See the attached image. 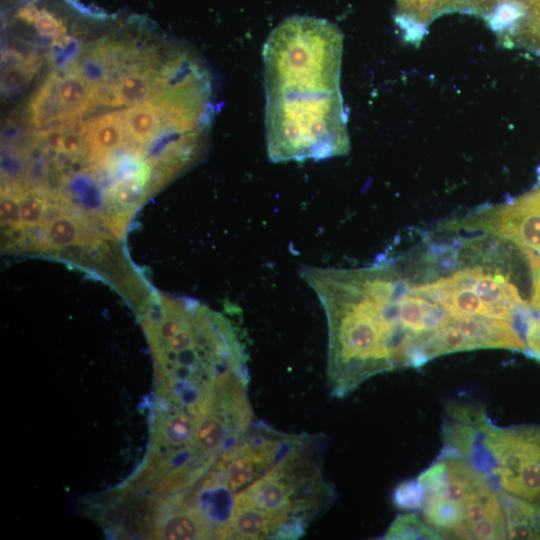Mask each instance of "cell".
Here are the masks:
<instances>
[{
  "instance_id": "cell-1",
  "label": "cell",
  "mask_w": 540,
  "mask_h": 540,
  "mask_svg": "<svg viewBox=\"0 0 540 540\" xmlns=\"http://www.w3.org/2000/svg\"><path fill=\"white\" fill-rule=\"evenodd\" d=\"M342 47L340 29L322 18L294 15L270 32L262 58L271 162L319 161L348 153Z\"/></svg>"
},
{
  "instance_id": "cell-2",
  "label": "cell",
  "mask_w": 540,
  "mask_h": 540,
  "mask_svg": "<svg viewBox=\"0 0 540 540\" xmlns=\"http://www.w3.org/2000/svg\"><path fill=\"white\" fill-rule=\"evenodd\" d=\"M321 435L299 434L268 470L226 503L216 539H298L332 503Z\"/></svg>"
},
{
  "instance_id": "cell-3",
  "label": "cell",
  "mask_w": 540,
  "mask_h": 540,
  "mask_svg": "<svg viewBox=\"0 0 540 540\" xmlns=\"http://www.w3.org/2000/svg\"><path fill=\"white\" fill-rule=\"evenodd\" d=\"M454 444L500 492L540 506V425L499 427L467 405Z\"/></svg>"
},
{
  "instance_id": "cell-4",
  "label": "cell",
  "mask_w": 540,
  "mask_h": 540,
  "mask_svg": "<svg viewBox=\"0 0 540 540\" xmlns=\"http://www.w3.org/2000/svg\"><path fill=\"white\" fill-rule=\"evenodd\" d=\"M484 221L490 232L540 255V189L497 208Z\"/></svg>"
},
{
  "instance_id": "cell-5",
  "label": "cell",
  "mask_w": 540,
  "mask_h": 540,
  "mask_svg": "<svg viewBox=\"0 0 540 540\" xmlns=\"http://www.w3.org/2000/svg\"><path fill=\"white\" fill-rule=\"evenodd\" d=\"M454 324L478 348H506L526 351V343L511 322L480 315L448 313Z\"/></svg>"
},
{
  "instance_id": "cell-6",
  "label": "cell",
  "mask_w": 540,
  "mask_h": 540,
  "mask_svg": "<svg viewBox=\"0 0 540 540\" xmlns=\"http://www.w3.org/2000/svg\"><path fill=\"white\" fill-rule=\"evenodd\" d=\"M95 92L79 70H71L64 76L54 75L52 102L58 118L67 121L78 116L95 101Z\"/></svg>"
},
{
  "instance_id": "cell-7",
  "label": "cell",
  "mask_w": 540,
  "mask_h": 540,
  "mask_svg": "<svg viewBox=\"0 0 540 540\" xmlns=\"http://www.w3.org/2000/svg\"><path fill=\"white\" fill-rule=\"evenodd\" d=\"M122 117L125 129L132 140L141 145L154 140L164 128L178 136H204L181 133L160 105L156 108L151 104L142 103L124 111Z\"/></svg>"
},
{
  "instance_id": "cell-8",
  "label": "cell",
  "mask_w": 540,
  "mask_h": 540,
  "mask_svg": "<svg viewBox=\"0 0 540 540\" xmlns=\"http://www.w3.org/2000/svg\"><path fill=\"white\" fill-rule=\"evenodd\" d=\"M507 539H540V506L500 492Z\"/></svg>"
},
{
  "instance_id": "cell-9",
  "label": "cell",
  "mask_w": 540,
  "mask_h": 540,
  "mask_svg": "<svg viewBox=\"0 0 540 540\" xmlns=\"http://www.w3.org/2000/svg\"><path fill=\"white\" fill-rule=\"evenodd\" d=\"M450 0H398L395 21L407 40L423 36L425 25L440 12H447Z\"/></svg>"
},
{
  "instance_id": "cell-10",
  "label": "cell",
  "mask_w": 540,
  "mask_h": 540,
  "mask_svg": "<svg viewBox=\"0 0 540 540\" xmlns=\"http://www.w3.org/2000/svg\"><path fill=\"white\" fill-rule=\"evenodd\" d=\"M123 123L119 113H110L87 125L83 133L93 159L100 161L124 143Z\"/></svg>"
},
{
  "instance_id": "cell-11",
  "label": "cell",
  "mask_w": 540,
  "mask_h": 540,
  "mask_svg": "<svg viewBox=\"0 0 540 540\" xmlns=\"http://www.w3.org/2000/svg\"><path fill=\"white\" fill-rule=\"evenodd\" d=\"M384 539H443L441 534L414 513L398 515L390 525Z\"/></svg>"
},
{
  "instance_id": "cell-12",
  "label": "cell",
  "mask_w": 540,
  "mask_h": 540,
  "mask_svg": "<svg viewBox=\"0 0 540 540\" xmlns=\"http://www.w3.org/2000/svg\"><path fill=\"white\" fill-rule=\"evenodd\" d=\"M147 172L125 175L109 189V198L122 206H133L143 196Z\"/></svg>"
},
{
  "instance_id": "cell-13",
  "label": "cell",
  "mask_w": 540,
  "mask_h": 540,
  "mask_svg": "<svg viewBox=\"0 0 540 540\" xmlns=\"http://www.w3.org/2000/svg\"><path fill=\"white\" fill-rule=\"evenodd\" d=\"M45 234L51 246L60 248L74 245L79 238L80 229L72 216L61 214L48 223Z\"/></svg>"
},
{
  "instance_id": "cell-14",
  "label": "cell",
  "mask_w": 540,
  "mask_h": 540,
  "mask_svg": "<svg viewBox=\"0 0 540 540\" xmlns=\"http://www.w3.org/2000/svg\"><path fill=\"white\" fill-rule=\"evenodd\" d=\"M443 308L451 314L487 315V309L472 288L454 290Z\"/></svg>"
},
{
  "instance_id": "cell-15",
  "label": "cell",
  "mask_w": 540,
  "mask_h": 540,
  "mask_svg": "<svg viewBox=\"0 0 540 540\" xmlns=\"http://www.w3.org/2000/svg\"><path fill=\"white\" fill-rule=\"evenodd\" d=\"M400 324L415 336L429 333L426 331L423 323L421 297L409 294L401 299Z\"/></svg>"
},
{
  "instance_id": "cell-16",
  "label": "cell",
  "mask_w": 540,
  "mask_h": 540,
  "mask_svg": "<svg viewBox=\"0 0 540 540\" xmlns=\"http://www.w3.org/2000/svg\"><path fill=\"white\" fill-rule=\"evenodd\" d=\"M423 499V487L414 479L401 482L392 493L393 504L401 510L420 509Z\"/></svg>"
},
{
  "instance_id": "cell-17",
  "label": "cell",
  "mask_w": 540,
  "mask_h": 540,
  "mask_svg": "<svg viewBox=\"0 0 540 540\" xmlns=\"http://www.w3.org/2000/svg\"><path fill=\"white\" fill-rule=\"evenodd\" d=\"M45 198L39 192H32L20 198L21 223L24 227H36L42 220Z\"/></svg>"
},
{
  "instance_id": "cell-18",
  "label": "cell",
  "mask_w": 540,
  "mask_h": 540,
  "mask_svg": "<svg viewBox=\"0 0 540 540\" xmlns=\"http://www.w3.org/2000/svg\"><path fill=\"white\" fill-rule=\"evenodd\" d=\"M522 337L526 343L525 353L540 361V312L530 308L525 317Z\"/></svg>"
},
{
  "instance_id": "cell-19",
  "label": "cell",
  "mask_w": 540,
  "mask_h": 540,
  "mask_svg": "<svg viewBox=\"0 0 540 540\" xmlns=\"http://www.w3.org/2000/svg\"><path fill=\"white\" fill-rule=\"evenodd\" d=\"M33 24L41 36L53 37L54 42L65 37L66 28L62 21L45 9L38 10Z\"/></svg>"
},
{
  "instance_id": "cell-20",
  "label": "cell",
  "mask_w": 540,
  "mask_h": 540,
  "mask_svg": "<svg viewBox=\"0 0 540 540\" xmlns=\"http://www.w3.org/2000/svg\"><path fill=\"white\" fill-rule=\"evenodd\" d=\"M1 221L4 225L14 229L22 226L20 212V198L12 194H4L1 198Z\"/></svg>"
},
{
  "instance_id": "cell-21",
  "label": "cell",
  "mask_w": 540,
  "mask_h": 540,
  "mask_svg": "<svg viewBox=\"0 0 540 540\" xmlns=\"http://www.w3.org/2000/svg\"><path fill=\"white\" fill-rule=\"evenodd\" d=\"M35 68L36 64L34 60L21 66L11 67L4 73L2 82L4 89L6 91H14L21 88Z\"/></svg>"
},
{
  "instance_id": "cell-22",
  "label": "cell",
  "mask_w": 540,
  "mask_h": 540,
  "mask_svg": "<svg viewBox=\"0 0 540 540\" xmlns=\"http://www.w3.org/2000/svg\"><path fill=\"white\" fill-rule=\"evenodd\" d=\"M83 141L84 133L64 132L59 150L66 155L75 156L81 151Z\"/></svg>"
}]
</instances>
